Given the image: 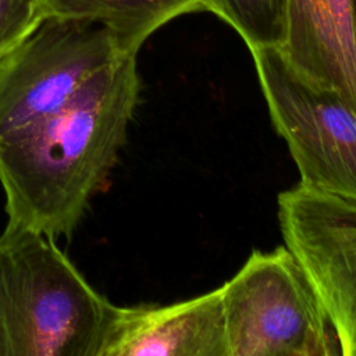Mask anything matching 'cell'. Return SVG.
Instances as JSON below:
<instances>
[{
    "mask_svg": "<svg viewBox=\"0 0 356 356\" xmlns=\"http://www.w3.org/2000/svg\"><path fill=\"white\" fill-rule=\"evenodd\" d=\"M136 56L99 70L56 113L0 140L7 224L70 238L118 160L140 93Z\"/></svg>",
    "mask_w": 356,
    "mask_h": 356,
    "instance_id": "obj_1",
    "label": "cell"
},
{
    "mask_svg": "<svg viewBox=\"0 0 356 356\" xmlns=\"http://www.w3.org/2000/svg\"><path fill=\"white\" fill-rule=\"evenodd\" d=\"M111 305L54 239L6 225L0 234V356H99Z\"/></svg>",
    "mask_w": 356,
    "mask_h": 356,
    "instance_id": "obj_2",
    "label": "cell"
},
{
    "mask_svg": "<svg viewBox=\"0 0 356 356\" xmlns=\"http://www.w3.org/2000/svg\"><path fill=\"white\" fill-rule=\"evenodd\" d=\"M228 356H338L331 320L288 250H253L221 286Z\"/></svg>",
    "mask_w": 356,
    "mask_h": 356,
    "instance_id": "obj_3",
    "label": "cell"
},
{
    "mask_svg": "<svg viewBox=\"0 0 356 356\" xmlns=\"http://www.w3.org/2000/svg\"><path fill=\"white\" fill-rule=\"evenodd\" d=\"M268 114L300 184L356 200V113L337 92L299 74L277 47L249 50Z\"/></svg>",
    "mask_w": 356,
    "mask_h": 356,
    "instance_id": "obj_4",
    "label": "cell"
},
{
    "mask_svg": "<svg viewBox=\"0 0 356 356\" xmlns=\"http://www.w3.org/2000/svg\"><path fill=\"white\" fill-rule=\"evenodd\" d=\"M122 54L99 24L46 17L0 58V140L56 113Z\"/></svg>",
    "mask_w": 356,
    "mask_h": 356,
    "instance_id": "obj_5",
    "label": "cell"
},
{
    "mask_svg": "<svg viewBox=\"0 0 356 356\" xmlns=\"http://www.w3.org/2000/svg\"><path fill=\"white\" fill-rule=\"evenodd\" d=\"M278 224L339 341L356 356V200L303 184L281 192Z\"/></svg>",
    "mask_w": 356,
    "mask_h": 356,
    "instance_id": "obj_6",
    "label": "cell"
},
{
    "mask_svg": "<svg viewBox=\"0 0 356 356\" xmlns=\"http://www.w3.org/2000/svg\"><path fill=\"white\" fill-rule=\"evenodd\" d=\"M99 356H228L221 288L170 305H111Z\"/></svg>",
    "mask_w": 356,
    "mask_h": 356,
    "instance_id": "obj_7",
    "label": "cell"
},
{
    "mask_svg": "<svg viewBox=\"0 0 356 356\" xmlns=\"http://www.w3.org/2000/svg\"><path fill=\"white\" fill-rule=\"evenodd\" d=\"M278 50L299 74L337 92L356 113V0H286Z\"/></svg>",
    "mask_w": 356,
    "mask_h": 356,
    "instance_id": "obj_8",
    "label": "cell"
},
{
    "mask_svg": "<svg viewBox=\"0 0 356 356\" xmlns=\"http://www.w3.org/2000/svg\"><path fill=\"white\" fill-rule=\"evenodd\" d=\"M46 17L83 19L107 28L125 53L167 22L193 13L214 14L213 0H42Z\"/></svg>",
    "mask_w": 356,
    "mask_h": 356,
    "instance_id": "obj_9",
    "label": "cell"
},
{
    "mask_svg": "<svg viewBox=\"0 0 356 356\" xmlns=\"http://www.w3.org/2000/svg\"><path fill=\"white\" fill-rule=\"evenodd\" d=\"M213 3L214 15L236 31L249 50L281 47L286 0H213Z\"/></svg>",
    "mask_w": 356,
    "mask_h": 356,
    "instance_id": "obj_10",
    "label": "cell"
},
{
    "mask_svg": "<svg viewBox=\"0 0 356 356\" xmlns=\"http://www.w3.org/2000/svg\"><path fill=\"white\" fill-rule=\"evenodd\" d=\"M46 18L42 0H0V58Z\"/></svg>",
    "mask_w": 356,
    "mask_h": 356,
    "instance_id": "obj_11",
    "label": "cell"
}]
</instances>
